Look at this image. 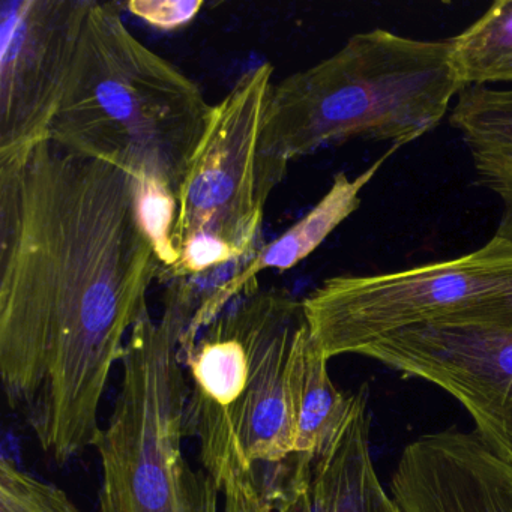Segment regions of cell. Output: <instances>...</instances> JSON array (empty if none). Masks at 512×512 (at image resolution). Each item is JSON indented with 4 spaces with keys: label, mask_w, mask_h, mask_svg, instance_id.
Masks as SVG:
<instances>
[{
    "label": "cell",
    "mask_w": 512,
    "mask_h": 512,
    "mask_svg": "<svg viewBox=\"0 0 512 512\" xmlns=\"http://www.w3.org/2000/svg\"><path fill=\"white\" fill-rule=\"evenodd\" d=\"M161 274L133 176L50 139L0 164V377L56 463L94 445Z\"/></svg>",
    "instance_id": "cell-1"
},
{
    "label": "cell",
    "mask_w": 512,
    "mask_h": 512,
    "mask_svg": "<svg viewBox=\"0 0 512 512\" xmlns=\"http://www.w3.org/2000/svg\"><path fill=\"white\" fill-rule=\"evenodd\" d=\"M311 331L284 289L239 296L182 356L187 436L223 512H272L296 479L298 367Z\"/></svg>",
    "instance_id": "cell-2"
},
{
    "label": "cell",
    "mask_w": 512,
    "mask_h": 512,
    "mask_svg": "<svg viewBox=\"0 0 512 512\" xmlns=\"http://www.w3.org/2000/svg\"><path fill=\"white\" fill-rule=\"evenodd\" d=\"M212 115L199 86L145 46L118 5L94 0L50 140L124 170L143 199L176 205Z\"/></svg>",
    "instance_id": "cell-3"
},
{
    "label": "cell",
    "mask_w": 512,
    "mask_h": 512,
    "mask_svg": "<svg viewBox=\"0 0 512 512\" xmlns=\"http://www.w3.org/2000/svg\"><path fill=\"white\" fill-rule=\"evenodd\" d=\"M464 85L446 41L386 29L352 35L319 64L274 83L259 148L263 196L292 161L353 139L409 145L451 112Z\"/></svg>",
    "instance_id": "cell-4"
},
{
    "label": "cell",
    "mask_w": 512,
    "mask_h": 512,
    "mask_svg": "<svg viewBox=\"0 0 512 512\" xmlns=\"http://www.w3.org/2000/svg\"><path fill=\"white\" fill-rule=\"evenodd\" d=\"M188 322L164 304L149 308L128 335L122 383L109 424L92 448L100 455V512H218L220 496L184 454L190 385L179 356Z\"/></svg>",
    "instance_id": "cell-5"
},
{
    "label": "cell",
    "mask_w": 512,
    "mask_h": 512,
    "mask_svg": "<svg viewBox=\"0 0 512 512\" xmlns=\"http://www.w3.org/2000/svg\"><path fill=\"white\" fill-rule=\"evenodd\" d=\"M302 305L328 359L359 355L379 338L415 326L512 334V242L493 236L457 259L386 274L338 275Z\"/></svg>",
    "instance_id": "cell-6"
},
{
    "label": "cell",
    "mask_w": 512,
    "mask_h": 512,
    "mask_svg": "<svg viewBox=\"0 0 512 512\" xmlns=\"http://www.w3.org/2000/svg\"><path fill=\"white\" fill-rule=\"evenodd\" d=\"M274 67L247 71L214 106L211 125L176 199L167 280L196 278L250 259L262 245L268 199L259 148Z\"/></svg>",
    "instance_id": "cell-7"
},
{
    "label": "cell",
    "mask_w": 512,
    "mask_h": 512,
    "mask_svg": "<svg viewBox=\"0 0 512 512\" xmlns=\"http://www.w3.org/2000/svg\"><path fill=\"white\" fill-rule=\"evenodd\" d=\"M94 0L0 4V164L50 139Z\"/></svg>",
    "instance_id": "cell-8"
},
{
    "label": "cell",
    "mask_w": 512,
    "mask_h": 512,
    "mask_svg": "<svg viewBox=\"0 0 512 512\" xmlns=\"http://www.w3.org/2000/svg\"><path fill=\"white\" fill-rule=\"evenodd\" d=\"M451 394L479 439L512 464V334L448 326L392 332L359 352Z\"/></svg>",
    "instance_id": "cell-9"
},
{
    "label": "cell",
    "mask_w": 512,
    "mask_h": 512,
    "mask_svg": "<svg viewBox=\"0 0 512 512\" xmlns=\"http://www.w3.org/2000/svg\"><path fill=\"white\" fill-rule=\"evenodd\" d=\"M391 493L401 512H512V464L476 433L436 431L404 446Z\"/></svg>",
    "instance_id": "cell-10"
},
{
    "label": "cell",
    "mask_w": 512,
    "mask_h": 512,
    "mask_svg": "<svg viewBox=\"0 0 512 512\" xmlns=\"http://www.w3.org/2000/svg\"><path fill=\"white\" fill-rule=\"evenodd\" d=\"M367 391L362 385L355 392L349 418L335 442L272 512H401L374 469Z\"/></svg>",
    "instance_id": "cell-11"
},
{
    "label": "cell",
    "mask_w": 512,
    "mask_h": 512,
    "mask_svg": "<svg viewBox=\"0 0 512 512\" xmlns=\"http://www.w3.org/2000/svg\"><path fill=\"white\" fill-rule=\"evenodd\" d=\"M398 149V146L389 148L373 166L368 167L355 179H350L344 172L337 173L328 193L310 212L296 221L275 241L262 245L200 308L190 328L182 337V355L193 347L203 329L208 328L217 316L226 310L230 302L260 287L257 283L260 272L269 269L289 271L313 254L340 224H343L353 212L358 211L361 206V191Z\"/></svg>",
    "instance_id": "cell-12"
},
{
    "label": "cell",
    "mask_w": 512,
    "mask_h": 512,
    "mask_svg": "<svg viewBox=\"0 0 512 512\" xmlns=\"http://www.w3.org/2000/svg\"><path fill=\"white\" fill-rule=\"evenodd\" d=\"M475 170L476 182L502 205L494 236L512 242V89L467 86L449 112Z\"/></svg>",
    "instance_id": "cell-13"
},
{
    "label": "cell",
    "mask_w": 512,
    "mask_h": 512,
    "mask_svg": "<svg viewBox=\"0 0 512 512\" xmlns=\"http://www.w3.org/2000/svg\"><path fill=\"white\" fill-rule=\"evenodd\" d=\"M328 362L310 335L302 349L298 367L296 482L304 476L310 464L335 442L352 410L355 392L344 394L337 389L329 376Z\"/></svg>",
    "instance_id": "cell-14"
},
{
    "label": "cell",
    "mask_w": 512,
    "mask_h": 512,
    "mask_svg": "<svg viewBox=\"0 0 512 512\" xmlns=\"http://www.w3.org/2000/svg\"><path fill=\"white\" fill-rule=\"evenodd\" d=\"M448 43L452 65L464 88L512 82V0L493 2Z\"/></svg>",
    "instance_id": "cell-15"
},
{
    "label": "cell",
    "mask_w": 512,
    "mask_h": 512,
    "mask_svg": "<svg viewBox=\"0 0 512 512\" xmlns=\"http://www.w3.org/2000/svg\"><path fill=\"white\" fill-rule=\"evenodd\" d=\"M0 512H80L64 490L0 460Z\"/></svg>",
    "instance_id": "cell-16"
},
{
    "label": "cell",
    "mask_w": 512,
    "mask_h": 512,
    "mask_svg": "<svg viewBox=\"0 0 512 512\" xmlns=\"http://www.w3.org/2000/svg\"><path fill=\"white\" fill-rule=\"evenodd\" d=\"M124 7L152 28L173 32L190 25L199 16L203 2L202 0H130Z\"/></svg>",
    "instance_id": "cell-17"
}]
</instances>
